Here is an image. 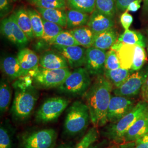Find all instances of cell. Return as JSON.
Returning <instances> with one entry per match:
<instances>
[{
  "mask_svg": "<svg viewBox=\"0 0 148 148\" xmlns=\"http://www.w3.org/2000/svg\"><path fill=\"white\" fill-rule=\"evenodd\" d=\"M113 91V86L104 75L97 76L84 95L94 127L104 126L108 122L106 115Z\"/></svg>",
  "mask_w": 148,
  "mask_h": 148,
  "instance_id": "cell-1",
  "label": "cell"
},
{
  "mask_svg": "<svg viewBox=\"0 0 148 148\" xmlns=\"http://www.w3.org/2000/svg\"><path fill=\"white\" fill-rule=\"evenodd\" d=\"M39 97L37 88L32 85L24 88L15 89L11 112L16 122L24 121L32 114Z\"/></svg>",
  "mask_w": 148,
  "mask_h": 148,
  "instance_id": "cell-2",
  "label": "cell"
},
{
  "mask_svg": "<svg viewBox=\"0 0 148 148\" xmlns=\"http://www.w3.org/2000/svg\"><path fill=\"white\" fill-rule=\"evenodd\" d=\"M148 111V102L143 101H139L131 111L119 121L110 123L106 127L103 136L115 143L121 142L127 130L140 117Z\"/></svg>",
  "mask_w": 148,
  "mask_h": 148,
  "instance_id": "cell-3",
  "label": "cell"
},
{
  "mask_svg": "<svg viewBox=\"0 0 148 148\" xmlns=\"http://www.w3.org/2000/svg\"><path fill=\"white\" fill-rule=\"evenodd\" d=\"M90 121L88 106L82 101H74L66 111L64 120V132L74 137L85 132Z\"/></svg>",
  "mask_w": 148,
  "mask_h": 148,
  "instance_id": "cell-4",
  "label": "cell"
},
{
  "mask_svg": "<svg viewBox=\"0 0 148 148\" xmlns=\"http://www.w3.org/2000/svg\"><path fill=\"white\" fill-rule=\"evenodd\" d=\"M92 85L90 74L85 68H76L57 88L59 92L72 97L84 96Z\"/></svg>",
  "mask_w": 148,
  "mask_h": 148,
  "instance_id": "cell-5",
  "label": "cell"
},
{
  "mask_svg": "<svg viewBox=\"0 0 148 148\" xmlns=\"http://www.w3.org/2000/svg\"><path fill=\"white\" fill-rule=\"evenodd\" d=\"M70 101L62 97L49 98L43 101L35 114L37 123L46 124L56 121L67 108Z\"/></svg>",
  "mask_w": 148,
  "mask_h": 148,
  "instance_id": "cell-6",
  "label": "cell"
},
{
  "mask_svg": "<svg viewBox=\"0 0 148 148\" xmlns=\"http://www.w3.org/2000/svg\"><path fill=\"white\" fill-rule=\"evenodd\" d=\"M69 68L58 69H45L39 66L38 72L33 79V85L37 88H58L71 74Z\"/></svg>",
  "mask_w": 148,
  "mask_h": 148,
  "instance_id": "cell-7",
  "label": "cell"
},
{
  "mask_svg": "<svg viewBox=\"0 0 148 148\" xmlns=\"http://www.w3.org/2000/svg\"><path fill=\"white\" fill-rule=\"evenodd\" d=\"M57 133L53 128H45L26 133L21 140V148H54Z\"/></svg>",
  "mask_w": 148,
  "mask_h": 148,
  "instance_id": "cell-8",
  "label": "cell"
},
{
  "mask_svg": "<svg viewBox=\"0 0 148 148\" xmlns=\"http://www.w3.org/2000/svg\"><path fill=\"white\" fill-rule=\"evenodd\" d=\"M148 76V65H147L140 70L133 73L120 87L113 90V93L115 95L134 98L141 92Z\"/></svg>",
  "mask_w": 148,
  "mask_h": 148,
  "instance_id": "cell-9",
  "label": "cell"
},
{
  "mask_svg": "<svg viewBox=\"0 0 148 148\" xmlns=\"http://www.w3.org/2000/svg\"><path fill=\"white\" fill-rule=\"evenodd\" d=\"M1 32L6 39L20 49L25 47L30 41L16 23L13 13L2 19Z\"/></svg>",
  "mask_w": 148,
  "mask_h": 148,
  "instance_id": "cell-10",
  "label": "cell"
},
{
  "mask_svg": "<svg viewBox=\"0 0 148 148\" xmlns=\"http://www.w3.org/2000/svg\"><path fill=\"white\" fill-rule=\"evenodd\" d=\"M136 104L135 101L132 98L115 95H111L107 111V121L110 123L119 121L131 111Z\"/></svg>",
  "mask_w": 148,
  "mask_h": 148,
  "instance_id": "cell-11",
  "label": "cell"
},
{
  "mask_svg": "<svg viewBox=\"0 0 148 148\" xmlns=\"http://www.w3.org/2000/svg\"><path fill=\"white\" fill-rule=\"evenodd\" d=\"M106 51L94 47L86 48L84 66L92 76L103 75L105 70Z\"/></svg>",
  "mask_w": 148,
  "mask_h": 148,
  "instance_id": "cell-12",
  "label": "cell"
},
{
  "mask_svg": "<svg viewBox=\"0 0 148 148\" xmlns=\"http://www.w3.org/2000/svg\"><path fill=\"white\" fill-rule=\"evenodd\" d=\"M54 50L63 55L71 68H77L84 65L86 48L79 45L63 47L52 45Z\"/></svg>",
  "mask_w": 148,
  "mask_h": 148,
  "instance_id": "cell-13",
  "label": "cell"
},
{
  "mask_svg": "<svg viewBox=\"0 0 148 148\" xmlns=\"http://www.w3.org/2000/svg\"><path fill=\"white\" fill-rule=\"evenodd\" d=\"M115 25L114 18L95 10L90 14L87 26L95 34H99L113 28Z\"/></svg>",
  "mask_w": 148,
  "mask_h": 148,
  "instance_id": "cell-14",
  "label": "cell"
},
{
  "mask_svg": "<svg viewBox=\"0 0 148 148\" xmlns=\"http://www.w3.org/2000/svg\"><path fill=\"white\" fill-rule=\"evenodd\" d=\"M39 66L47 69L66 68L69 66L63 56L54 49L46 51L40 56Z\"/></svg>",
  "mask_w": 148,
  "mask_h": 148,
  "instance_id": "cell-15",
  "label": "cell"
},
{
  "mask_svg": "<svg viewBox=\"0 0 148 148\" xmlns=\"http://www.w3.org/2000/svg\"><path fill=\"white\" fill-rule=\"evenodd\" d=\"M135 46V45L124 43L117 40L116 42L111 47L110 49L116 52L120 67L122 68L131 70Z\"/></svg>",
  "mask_w": 148,
  "mask_h": 148,
  "instance_id": "cell-16",
  "label": "cell"
},
{
  "mask_svg": "<svg viewBox=\"0 0 148 148\" xmlns=\"http://www.w3.org/2000/svg\"><path fill=\"white\" fill-rule=\"evenodd\" d=\"M148 133V111L140 117L124 136L123 141L125 143H132Z\"/></svg>",
  "mask_w": 148,
  "mask_h": 148,
  "instance_id": "cell-17",
  "label": "cell"
},
{
  "mask_svg": "<svg viewBox=\"0 0 148 148\" xmlns=\"http://www.w3.org/2000/svg\"><path fill=\"white\" fill-rule=\"evenodd\" d=\"M1 68L3 73L10 81L24 76L23 70L16 56H6L1 59Z\"/></svg>",
  "mask_w": 148,
  "mask_h": 148,
  "instance_id": "cell-18",
  "label": "cell"
},
{
  "mask_svg": "<svg viewBox=\"0 0 148 148\" xmlns=\"http://www.w3.org/2000/svg\"><path fill=\"white\" fill-rule=\"evenodd\" d=\"M16 57L23 70L24 76L27 75L30 70L39 66L40 58L36 53L28 48L21 49Z\"/></svg>",
  "mask_w": 148,
  "mask_h": 148,
  "instance_id": "cell-19",
  "label": "cell"
},
{
  "mask_svg": "<svg viewBox=\"0 0 148 148\" xmlns=\"http://www.w3.org/2000/svg\"><path fill=\"white\" fill-rule=\"evenodd\" d=\"M37 12L43 19L56 23L63 27H66L67 16L65 10L48 9L37 7Z\"/></svg>",
  "mask_w": 148,
  "mask_h": 148,
  "instance_id": "cell-20",
  "label": "cell"
},
{
  "mask_svg": "<svg viewBox=\"0 0 148 148\" xmlns=\"http://www.w3.org/2000/svg\"><path fill=\"white\" fill-rule=\"evenodd\" d=\"M118 37L116 30L114 27L95 34L93 47L106 51L111 48L112 45L116 42Z\"/></svg>",
  "mask_w": 148,
  "mask_h": 148,
  "instance_id": "cell-21",
  "label": "cell"
},
{
  "mask_svg": "<svg viewBox=\"0 0 148 148\" xmlns=\"http://www.w3.org/2000/svg\"><path fill=\"white\" fill-rule=\"evenodd\" d=\"M13 14L16 23L25 34L29 41L32 40L35 36L32 31L31 19L27 9L24 7H20Z\"/></svg>",
  "mask_w": 148,
  "mask_h": 148,
  "instance_id": "cell-22",
  "label": "cell"
},
{
  "mask_svg": "<svg viewBox=\"0 0 148 148\" xmlns=\"http://www.w3.org/2000/svg\"><path fill=\"white\" fill-rule=\"evenodd\" d=\"M69 32L73 35L80 46L85 48L93 46L95 34L88 26L85 25L70 30Z\"/></svg>",
  "mask_w": 148,
  "mask_h": 148,
  "instance_id": "cell-23",
  "label": "cell"
},
{
  "mask_svg": "<svg viewBox=\"0 0 148 148\" xmlns=\"http://www.w3.org/2000/svg\"><path fill=\"white\" fill-rule=\"evenodd\" d=\"M66 28L72 30L87 25L90 15L88 13L70 8L66 11Z\"/></svg>",
  "mask_w": 148,
  "mask_h": 148,
  "instance_id": "cell-24",
  "label": "cell"
},
{
  "mask_svg": "<svg viewBox=\"0 0 148 148\" xmlns=\"http://www.w3.org/2000/svg\"><path fill=\"white\" fill-rule=\"evenodd\" d=\"M133 73L131 70L119 68L114 70H106L104 75L115 88L120 87Z\"/></svg>",
  "mask_w": 148,
  "mask_h": 148,
  "instance_id": "cell-25",
  "label": "cell"
},
{
  "mask_svg": "<svg viewBox=\"0 0 148 148\" xmlns=\"http://www.w3.org/2000/svg\"><path fill=\"white\" fill-rule=\"evenodd\" d=\"M12 90L9 82L5 79H1L0 83V112L3 115L11 104Z\"/></svg>",
  "mask_w": 148,
  "mask_h": 148,
  "instance_id": "cell-26",
  "label": "cell"
},
{
  "mask_svg": "<svg viewBox=\"0 0 148 148\" xmlns=\"http://www.w3.org/2000/svg\"><path fill=\"white\" fill-rule=\"evenodd\" d=\"M121 42L132 45H138L145 47L147 46V40L140 33L137 31L125 30L117 39Z\"/></svg>",
  "mask_w": 148,
  "mask_h": 148,
  "instance_id": "cell-27",
  "label": "cell"
},
{
  "mask_svg": "<svg viewBox=\"0 0 148 148\" xmlns=\"http://www.w3.org/2000/svg\"><path fill=\"white\" fill-rule=\"evenodd\" d=\"M43 32L41 40L50 45L53 39L63 30V27L58 24L43 19Z\"/></svg>",
  "mask_w": 148,
  "mask_h": 148,
  "instance_id": "cell-28",
  "label": "cell"
},
{
  "mask_svg": "<svg viewBox=\"0 0 148 148\" xmlns=\"http://www.w3.org/2000/svg\"><path fill=\"white\" fill-rule=\"evenodd\" d=\"M32 22V31L35 38H41L43 32V18L36 10L32 8H27Z\"/></svg>",
  "mask_w": 148,
  "mask_h": 148,
  "instance_id": "cell-29",
  "label": "cell"
},
{
  "mask_svg": "<svg viewBox=\"0 0 148 148\" xmlns=\"http://www.w3.org/2000/svg\"><path fill=\"white\" fill-rule=\"evenodd\" d=\"M69 8L91 14L95 9V0H66Z\"/></svg>",
  "mask_w": 148,
  "mask_h": 148,
  "instance_id": "cell-30",
  "label": "cell"
},
{
  "mask_svg": "<svg viewBox=\"0 0 148 148\" xmlns=\"http://www.w3.org/2000/svg\"><path fill=\"white\" fill-rule=\"evenodd\" d=\"M51 45H57L63 47L79 46V43L75 40L69 31L63 30L55 37L50 43Z\"/></svg>",
  "mask_w": 148,
  "mask_h": 148,
  "instance_id": "cell-31",
  "label": "cell"
},
{
  "mask_svg": "<svg viewBox=\"0 0 148 148\" xmlns=\"http://www.w3.org/2000/svg\"><path fill=\"white\" fill-rule=\"evenodd\" d=\"M116 0H95V9L101 13L114 18L116 11Z\"/></svg>",
  "mask_w": 148,
  "mask_h": 148,
  "instance_id": "cell-32",
  "label": "cell"
},
{
  "mask_svg": "<svg viewBox=\"0 0 148 148\" xmlns=\"http://www.w3.org/2000/svg\"><path fill=\"white\" fill-rule=\"evenodd\" d=\"M147 60L145 48L136 45L135 46L134 58L131 70L135 72L142 69Z\"/></svg>",
  "mask_w": 148,
  "mask_h": 148,
  "instance_id": "cell-33",
  "label": "cell"
},
{
  "mask_svg": "<svg viewBox=\"0 0 148 148\" xmlns=\"http://www.w3.org/2000/svg\"><path fill=\"white\" fill-rule=\"evenodd\" d=\"M98 138V132L97 127H91L75 148H90L97 140Z\"/></svg>",
  "mask_w": 148,
  "mask_h": 148,
  "instance_id": "cell-34",
  "label": "cell"
},
{
  "mask_svg": "<svg viewBox=\"0 0 148 148\" xmlns=\"http://www.w3.org/2000/svg\"><path fill=\"white\" fill-rule=\"evenodd\" d=\"M35 5L37 7L59 10H65L68 6L66 0H39Z\"/></svg>",
  "mask_w": 148,
  "mask_h": 148,
  "instance_id": "cell-35",
  "label": "cell"
},
{
  "mask_svg": "<svg viewBox=\"0 0 148 148\" xmlns=\"http://www.w3.org/2000/svg\"><path fill=\"white\" fill-rule=\"evenodd\" d=\"M120 67V64L116 51L110 49L106 52L105 70L118 69Z\"/></svg>",
  "mask_w": 148,
  "mask_h": 148,
  "instance_id": "cell-36",
  "label": "cell"
},
{
  "mask_svg": "<svg viewBox=\"0 0 148 148\" xmlns=\"http://www.w3.org/2000/svg\"><path fill=\"white\" fill-rule=\"evenodd\" d=\"M0 148H12V134L3 125L0 127Z\"/></svg>",
  "mask_w": 148,
  "mask_h": 148,
  "instance_id": "cell-37",
  "label": "cell"
},
{
  "mask_svg": "<svg viewBox=\"0 0 148 148\" xmlns=\"http://www.w3.org/2000/svg\"><path fill=\"white\" fill-rule=\"evenodd\" d=\"M12 0H0V16L3 19L8 16L12 10Z\"/></svg>",
  "mask_w": 148,
  "mask_h": 148,
  "instance_id": "cell-38",
  "label": "cell"
},
{
  "mask_svg": "<svg viewBox=\"0 0 148 148\" xmlns=\"http://www.w3.org/2000/svg\"><path fill=\"white\" fill-rule=\"evenodd\" d=\"M132 143L133 144L128 143L127 145L131 148H148V133Z\"/></svg>",
  "mask_w": 148,
  "mask_h": 148,
  "instance_id": "cell-39",
  "label": "cell"
},
{
  "mask_svg": "<svg viewBox=\"0 0 148 148\" xmlns=\"http://www.w3.org/2000/svg\"><path fill=\"white\" fill-rule=\"evenodd\" d=\"M133 18L132 16L127 12H125L120 16V22L125 30H128L132 23Z\"/></svg>",
  "mask_w": 148,
  "mask_h": 148,
  "instance_id": "cell-40",
  "label": "cell"
},
{
  "mask_svg": "<svg viewBox=\"0 0 148 148\" xmlns=\"http://www.w3.org/2000/svg\"><path fill=\"white\" fill-rule=\"evenodd\" d=\"M134 1L136 0H116L117 9L121 12L126 11L128 5Z\"/></svg>",
  "mask_w": 148,
  "mask_h": 148,
  "instance_id": "cell-41",
  "label": "cell"
},
{
  "mask_svg": "<svg viewBox=\"0 0 148 148\" xmlns=\"http://www.w3.org/2000/svg\"><path fill=\"white\" fill-rule=\"evenodd\" d=\"M141 97L142 101L148 103V76L141 90Z\"/></svg>",
  "mask_w": 148,
  "mask_h": 148,
  "instance_id": "cell-42",
  "label": "cell"
},
{
  "mask_svg": "<svg viewBox=\"0 0 148 148\" xmlns=\"http://www.w3.org/2000/svg\"><path fill=\"white\" fill-rule=\"evenodd\" d=\"M142 0H136L132 2L130 4L127 8V11H131V12H137L140 7V3H141Z\"/></svg>",
  "mask_w": 148,
  "mask_h": 148,
  "instance_id": "cell-43",
  "label": "cell"
},
{
  "mask_svg": "<svg viewBox=\"0 0 148 148\" xmlns=\"http://www.w3.org/2000/svg\"><path fill=\"white\" fill-rule=\"evenodd\" d=\"M75 146L72 144H64L58 146L56 148H75Z\"/></svg>",
  "mask_w": 148,
  "mask_h": 148,
  "instance_id": "cell-44",
  "label": "cell"
},
{
  "mask_svg": "<svg viewBox=\"0 0 148 148\" xmlns=\"http://www.w3.org/2000/svg\"><path fill=\"white\" fill-rule=\"evenodd\" d=\"M143 11L147 13H148V0H144V5H143Z\"/></svg>",
  "mask_w": 148,
  "mask_h": 148,
  "instance_id": "cell-45",
  "label": "cell"
},
{
  "mask_svg": "<svg viewBox=\"0 0 148 148\" xmlns=\"http://www.w3.org/2000/svg\"><path fill=\"white\" fill-rule=\"evenodd\" d=\"M29 1H30V2L32 3L35 5L39 0H29Z\"/></svg>",
  "mask_w": 148,
  "mask_h": 148,
  "instance_id": "cell-46",
  "label": "cell"
},
{
  "mask_svg": "<svg viewBox=\"0 0 148 148\" xmlns=\"http://www.w3.org/2000/svg\"><path fill=\"white\" fill-rule=\"evenodd\" d=\"M121 148H131L128 145H122L121 146Z\"/></svg>",
  "mask_w": 148,
  "mask_h": 148,
  "instance_id": "cell-47",
  "label": "cell"
},
{
  "mask_svg": "<svg viewBox=\"0 0 148 148\" xmlns=\"http://www.w3.org/2000/svg\"><path fill=\"white\" fill-rule=\"evenodd\" d=\"M147 35H148V38H147V52H148V29L147 30Z\"/></svg>",
  "mask_w": 148,
  "mask_h": 148,
  "instance_id": "cell-48",
  "label": "cell"
},
{
  "mask_svg": "<svg viewBox=\"0 0 148 148\" xmlns=\"http://www.w3.org/2000/svg\"><path fill=\"white\" fill-rule=\"evenodd\" d=\"M90 148H99L98 147V146L97 145H95L94 144H93V145H92L90 147Z\"/></svg>",
  "mask_w": 148,
  "mask_h": 148,
  "instance_id": "cell-49",
  "label": "cell"
},
{
  "mask_svg": "<svg viewBox=\"0 0 148 148\" xmlns=\"http://www.w3.org/2000/svg\"><path fill=\"white\" fill-rule=\"evenodd\" d=\"M12 1H13V2H16V1H19V0H12Z\"/></svg>",
  "mask_w": 148,
  "mask_h": 148,
  "instance_id": "cell-50",
  "label": "cell"
}]
</instances>
